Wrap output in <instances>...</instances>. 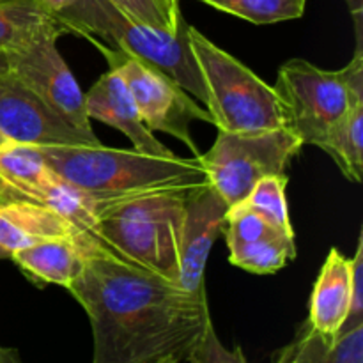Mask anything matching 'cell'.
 <instances>
[{"label":"cell","instance_id":"obj_10","mask_svg":"<svg viewBox=\"0 0 363 363\" xmlns=\"http://www.w3.org/2000/svg\"><path fill=\"white\" fill-rule=\"evenodd\" d=\"M0 131L9 140L28 145H99L57 116L13 73L0 77Z\"/></svg>","mask_w":363,"mask_h":363},{"label":"cell","instance_id":"obj_20","mask_svg":"<svg viewBox=\"0 0 363 363\" xmlns=\"http://www.w3.org/2000/svg\"><path fill=\"white\" fill-rule=\"evenodd\" d=\"M286 351L298 363H363V325L340 333L333 344H326L303 325Z\"/></svg>","mask_w":363,"mask_h":363},{"label":"cell","instance_id":"obj_11","mask_svg":"<svg viewBox=\"0 0 363 363\" xmlns=\"http://www.w3.org/2000/svg\"><path fill=\"white\" fill-rule=\"evenodd\" d=\"M229 206L209 184L186 195L179 238V279L177 284L195 296L206 293V264L216 238L225 227Z\"/></svg>","mask_w":363,"mask_h":363},{"label":"cell","instance_id":"obj_30","mask_svg":"<svg viewBox=\"0 0 363 363\" xmlns=\"http://www.w3.org/2000/svg\"><path fill=\"white\" fill-rule=\"evenodd\" d=\"M240 363H247V360H245V357H241ZM277 363H298V360H296V358L293 357V354H289V353H287L286 350H282V353H280V358H279V362H277Z\"/></svg>","mask_w":363,"mask_h":363},{"label":"cell","instance_id":"obj_18","mask_svg":"<svg viewBox=\"0 0 363 363\" xmlns=\"http://www.w3.org/2000/svg\"><path fill=\"white\" fill-rule=\"evenodd\" d=\"M55 177L57 174L45 162L39 145L11 142L0 149V179L23 201H34L35 194Z\"/></svg>","mask_w":363,"mask_h":363},{"label":"cell","instance_id":"obj_16","mask_svg":"<svg viewBox=\"0 0 363 363\" xmlns=\"http://www.w3.org/2000/svg\"><path fill=\"white\" fill-rule=\"evenodd\" d=\"M64 34H71L67 25L38 0L0 2V52L13 53L46 35L60 38Z\"/></svg>","mask_w":363,"mask_h":363},{"label":"cell","instance_id":"obj_25","mask_svg":"<svg viewBox=\"0 0 363 363\" xmlns=\"http://www.w3.org/2000/svg\"><path fill=\"white\" fill-rule=\"evenodd\" d=\"M351 14L354 20V30H357V39H363L362 34V21H363V0H346Z\"/></svg>","mask_w":363,"mask_h":363},{"label":"cell","instance_id":"obj_31","mask_svg":"<svg viewBox=\"0 0 363 363\" xmlns=\"http://www.w3.org/2000/svg\"><path fill=\"white\" fill-rule=\"evenodd\" d=\"M9 73V59H7V53L0 52V77Z\"/></svg>","mask_w":363,"mask_h":363},{"label":"cell","instance_id":"obj_28","mask_svg":"<svg viewBox=\"0 0 363 363\" xmlns=\"http://www.w3.org/2000/svg\"><path fill=\"white\" fill-rule=\"evenodd\" d=\"M0 363H23L16 350L0 346Z\"/></svg>","mask_w":363,"mask_h":363},{"label":"cell","instance_id":"obj_23","mask_svg":"<svg viewBox=\"0 0 363 363\" xmlns=\"http://www.w3.org/2000/svg\"><path fill=\"white\" fill-rule=\"evenodd\" d=\"M108 2H112L131 20L142 21L145 25L169 32H176L186 21L183 16L177 20L170 16L158 0H108Z\"/></svg>","mask_w":363,"mask_h":363},{"label":"cell","instance_id":"obj_15","mask_svg":"<svg viewBox=\"0 0 363 363\" xmlns=\"http://www.w3.org/2000/svg\"><path fill=\"white\" fill-rule=\"evenodd\" d=\"M353 262L335 247L326 255L308 305L307 328L326 344H333L342 332L351 307Z\"/></svg>","mask_w":363,"mask_h":363},{"label":"cell","instance_id":"obj_5","mask_svg":"<svg viewBox=\"0 0 363 363\" xmlns=\"http://www.w3.org/2000/svg\"><path fill=\"white\" fill-rule=\"evenodd\" d=\"M188 43L204 84L206 110L218 131L257 133L284 128L282 103L272 85L191 25Z\"/></svg>","mask_w":363,"mask_h":363},{"label":"cell","instance_id":"obj_35","mask_svg":"<svg viewBox=\"0 0 363 363\" xmlns=\"http://www.w3.org/2000/svg\"><path fill=\"white\" fill-rule=\"evenodd\" d=\"M2 259H11V254L7 250H4L2 247H0V261H2Z\"/></svg>","mask_w":363,"mask_h":363},{"label":"cell","instance_id":"obj_2","mask_svg":"<svg viewBox=\"0 0 363 363\" xmlns=\"http://www.w3.org/2000/svg\"><path fill=\"white\" fill-rule=\"evenodd\" d=\"M50 169L73 186L108 202L160 191H191L208 184L197 156L163 158L135 149L99 145H39Z\"/></svg>","mask_w":363,"mask_h":363},{"label":"cell","instance_id":"obj_27","mask_svg":"<svg viewBox=\"0 0 363 363\" xmlns=\"http://www.w3.org/2000/svg\"><path fill=\"white\" fill-rule=\"evenodd\" d=\"M11 201H21V199H20V195H18L16 191L9 186V184H6L2 179H0V206L6 204V202H11Z\"/></svg>","mask_w":363,"mask_h":363},{"label":"cell","instance_id":"obj_17","mask_svg":"<svg viewBox=\"0 0 363 363\" xmlns=\"http://www.w3.org/2000/svg\"><path fill=\"white\" fill-rule=\"evenodd\" d=\"M85 254L74 241L53 240L11 254L14 264L35 286H71L84 268Z\"/></svg>","mask_w":363,"mask_h":363},{"label":"cell","instance_id":"obj_1","mask_svg":"<svg viewBox=\"0 0 363 363\" xmlns=\"http://www.w3.org/2000/svg\"><path fill=\"white\" fill-rule=\"evenodd\" d=\"M87 314L92 363H149L176 357L190 363L234 360L216 339L208 298L124 262L108 252L84 257L67 287Z\"/></svg>","mask_w":363,"mask_h":363},{"label":"cell","instance_id":"obj_26","mask_svg":"<svg viewBox=\"0 0 363 363\" xmlns=\"http://www.w3.org/2000/svg\"><path fill=\"white\" fill-rule=\"evenodd\" d=\"M38 2L41 4L45 9H48L50 13L57 14V13H60L62 9H66L69 4H73V0H38Z\"/></svg>","mask_w":363,"mask_h":363},{"label":"cell","instance_id":"obj_4","mask_svg":"<svg viewBox=\"0 0 363 363\" xmlns=\"http://www.w3.org/2000/svg\"><path fill=\"white\" fill-rule=\"evenodd\" d=\"M57 16L71 34L94 38L110 48L160 67L206 108L208 98L188 43L186 21L176 32L163 30L131 20L108 0H73Z\"/></svg>","mask_w":363,"mask_h":363},{"label":"cell","instance_id":"obj_36","mask_svg":"<svg viewBox=\"0 0 363 363\" xmlns=\"http://www.w3.org/2000/svg\"><path fill=\"white\" fill-rule=\"evenodd\" d=\"M0 2H2V0H0Z\"/></svg>","mask_w":363,"mask_h":363},{"label":"cell","instance_id":"obj_21","mask_svg":"<svg viewBox=\"0 0 363 363\" xmlns=\"http://www.w3.org/2000/svg\"><path fill=\"white\" fill-rule=\"evenodd\" d=\"M201 2L254 25L296 20L305 13L307 6V0H201Z\"/></svg>","mask_w":363,"mask_h":363},{"label":"cell","instance_id":"obj_19","mask_svg":"<svg viewBox=\"0 0 363 363\" xmlns=\"http://www.w3.org/2000/svg\"><path fill=\"white\" fill-rule=\"evenodd\" d=\"M321 149L332 156L340 172L353 183L363 177V98L354 99L350 110L326 135Z\"/></svg>","mask_w":363,"mask_h":363},{"label":"cell","instance_id":"obj_34","mask_svg":"<svg viewBox=\"0 0 363 363\" xmlns=\"http://www.w3.org/2000/svg\"><path fill=\"white\" fill-rule=\"evenodd\" d=\"M241 357H243V353H241V350H240V347H238V354H236V358H234V360H227V362H213V363H240Z\"/></svg>","mask_w":363,"mask_h":363},{"label":"cell","instance_id":"obj_7","mask_svg":"<svg viewBox=\"0 0 363 363\" xmlns=\"http://www.w3.org/2000/svg\"><path fill=\"white\" fill-rule=\"evenodd\" d=\"M301 147L300 138L286 128L257 133L218 131L213 147L197 158L209 186L233 208L248 197L259 181L286 172Z\"/></svg>","mask_w":363,"mask_h":363},{"label":"cell","instance_id":"obj_22","mask_svg":"<svg viewBox=\"0 0 363 363\" xmlns=\"http://www.w3.org/2000/svg\"><path fill=\"white\" fill-rule=\"evenodd\" d=\"M286 186V174L264 177V179H261L252 188V191L245 199L243 204H247L252 211L261 215L273 227L294 236L293 223H291L289 218V208H287Z\"/></svg>","mask_w":363,"mask_h":363},{"label":"cell","instance_id":"obj_6","mask_svg":"<svg viewBox=\"0 0 363 363\" xmlns=\"http://www.w3.org/2000/svg\"><path fill=\"white\" fill-rule=\"evenodd\" d=\"M273 89L282 103L284 128L303 145L321 147L351 103L363 98V41H357L353 59L340 71H325L303 59L287 60Z\"/></svg>","mask_w":363,"mask_h":363},{"label":"cell","instance_id":"obj_3","mask_svg":"<svg viewBox=\"0 0 363 363\" xmlns=\"http://www.w3.org/2000/svg\"><path fill=\"white\" fill-rule=\"evenodd\" d=\"M190 191H160L103 204L96 234L117 259L176 282L184 201Z\"/></svg>","mask_w":363,"mask_h":363},{"label":"cell","instance_id":"obj_12","mask_svg":"<svg viewBox=\"0 0 363 363\" xmlns=\"http://www.w3.org/2000/svg\"><path fill=\"white\" fill-rule=\"evenodd\" d=\"M223 229L230 264L248 273L272 275L296 257L293 234L273 227L243 202L229 208Z\"/></svg>","mask_w":363,"mask_h":363},{"label":"cell","instance_id":"obj_13","mask_svg":"<svg viewBox=\"0 0 363 363\" xmlns=\"http://www.w3.org/2000/svg\"><path fill=\"white\" fill-rule=\"evenodd\" d=\"M53 240H71L85 255L108 252L78 233L59 213L34 201H11L0 206V247L9 254ZM110 254V252H108Z\"/></svg>","mask_w":363,"mask_h":363},{"label":"cell","instance_id":"obj_32","mask_svg":"<svg viewBox=\"0 0 363 363\" xmlns=\"http://www.w3.org/2000/svg\"><path fill=\"white\" fill-rule=\"evenodd\" d=\"M149 363H179L176 357H167V358H160V360H155V362H149Z\"/></svg>","mask_w":363,"mask_h":363},{"label":"cell","instance_id":"obj_29","mask_svg":"<svg viewBox=\"0 0 363 363\" xmlns=\"http://www.w3.org/2000/svg\"><path fill=\"white\" fill-rule=\"evenodd\" d=\"M158 2L162 4V6L167 9V13H169L172 18H176V20L183 16L179 7V0H158Z\"/></svg>","mask_w":363,"mask_h":363},{"label":"cell","instance_id":"obj_8","mask_svg":"<svg viewBox=\"0 0 363 363\" xmlns=\"http://www.w3.org/2000/svg\"><path fill=\"white\" fill-rule=\"evenodd\" d=\"M85 39L105 57L108 69L116 71L128 85L145 126L152 133L163 131L172 135L174 138L183 142L195 156H199L197 144L191 140L190 124L191 121H204L213 124V117L209 116L208 110L199 105L194 96L188 94L160 67L138 57L128 55L121 50L110 48L94 38Z\"/></svg>","mask_w":363,"mask_h":363},{"label":"cell","instance_id":"obj_9","mask_svg":"<svg viewBox=\"0 0 363 363\" xmlns=\"http://www.w3.org/2000/svg\"><path fill=\"white\" fill-rule=\"evenodd\" d=\"M57 39L46 35L27 48L7 53L9 73L23 82L66 123L84 133L94 135L85 108V94L57 50Z\"/></svg>","mask_w":363,"mask_h":363},{"label":"cell","instance_id":"obj_24","mask_svg":"<svg viewBox=\"0 0 363 363\" xmlns=\"http://www.w3.org/2000/svg\"><path fill=\"white\" fill-rule=\"evenodd\" d=\"M353 262V289H351V307L350 315L346 319V325L342 326V332L363 325V233L358 236L357 254L351 259Z\"/></svg>","mask_w":363,"mask_h":363},{"label":"cell","instance_id":"obj_33","mask_svg":"<svg viewBox=\"0 0 363 363\" xmlns=\"http://www.w3.org/2000/svg\"><path fill=\"white\" fill-rule=\"evenodd\" d=\"M11 142H13V140H9V138H7L6 135H4L2 131H0V149H4L7 144H11Z\"/></svg>","mask_w":363,"mask_h":363},{"label":"cell","instance_id":"obj_14","mask_svg":"<svg viewBox=\"0 0 363 363\" xmlns=\"http://www.w3.org/2000/svg\"><path fill=\"white\" fill-rule=\"evenodd\" d=\"M85 108L91 121L108 124L126 135L135 151L163 158L177 156L145 126L130 89L116 71L108 69L98 78V82H94L85 94Z\"/></svg>","mask_w":363,"mask_h":363}]
</instances>
